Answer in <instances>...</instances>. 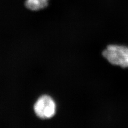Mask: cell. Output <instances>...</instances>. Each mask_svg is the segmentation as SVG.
Instances as JSON below:
<instances>
[{
  "label": "cell",
  "instance_id": "6da1fadb",
  "mask_svg": "<svg viewBox=\"0 0 128 128\" xmlns=\"http://www.w3.org/2000/svg\"><path fill=\"white\" fill-rule=\"evenodd\" d=\"M102 55L113 65L128 67V47L124 46H108L102 52Z\"/></svg>",
  "mask_w": 128,
  "mask_h": 128
},
{
  "label": "cell",
  "instance_id": "7a4b0ae2",
  "mask_svg": "<svg viewBox=\"0 0 128 128\" xmlns=\"http://www.w3.org/2000/svg\"><path fill=\"white\" fill-rule=\"evenodd\" d=\"M35 114L39 118L47 119L52 118L56 114V104L50 96L44 94L40 97L34 105Z\"/></svg>",
  "mask_w": 128,
  "mask_h": 128
},
{
  "label": "cell",
  "instance_id": "3957f363",
  "mask_svg": "<svg viewBox=\"0 0 128 128\" xmlns=\"http://www.w3.org/2000/svg\"><path fill=\"white\" fill-rule=\"evenodd\" d=\"M49 4L46 0H26V7L32 11H38L46 8Z\"/></svg>",
  "mask_w": 128,
  "mask_h": 128
},
{
  "label": "cell",
  "instance_id": "277c9868",
  "mask_svg": "<svg viewBox=\"0 0 128 128\" xmlns=\"http://www.w3.org/2000/svg\"><path fill=\"white\" fill-rule=\"evenodd\" d=\"M46 1H49V0H46Z\"/></svg>",
  "mask_w": 128,
  "mask_h": 128
}]
</instances>
